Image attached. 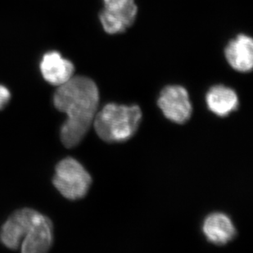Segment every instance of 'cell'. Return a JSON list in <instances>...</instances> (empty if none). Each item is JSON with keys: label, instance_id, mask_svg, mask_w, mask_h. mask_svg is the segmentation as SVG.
<instances>
[{"label": "cell", "instance_id": "cell-1", "mask_svg": "<svg viewBox=\"0 0 253 253\" xmlns=\"http://www.w3.org/2000/svg\"><path fill=\"white\" fill-rule=\"evenodd\" d=\"M99 103V92L88 77H72L58 86L53 96L57 110L67 114L61 129V140L67 148H73L83 139L93 123Z\"/></svg>", "mask_w": 253, "mask_h": 253}, {"label": "cell", "instance_id": "cell-2", "mask_svg": "<svg viewBox=\"0 0 253 253\" xmlns=\"http://www.w3.org/2000/svg\"><path fill=\"white\" fill-rule=\"evenodd\" d=\"M0 240L12 250L20 248L24 253H47L53 244V224L33 209H20L2 225Z\"/></svg>", "mask_w": 253, "mask_h": 253}, {"label": "cell", "instance_id": "cell-3", "mask_svg": "<svg viewBox=\"0 0 253 253\" xmlns=\"http://www.w3.org/2000/svg\"><path fill=\"white\" fill-rule=\"evenodd\" d=\"M142 118L138 106L117 105L109 103L93 120L98 136L108 143L125 142L136 132Z\"/></svg>", "mask_w": 253, "mask_h": 253}, {"label": "cell", "instance_id": "cell-4", "mask_svg": "<svg viewBox=\"0 0 253 253\" xmlns=\"http://www.w3.org/2000/svg\"><path fill=\"white\" fill-rule=\"evenodd\" d=\"M53 183L64 198L77 200L87 194L92 179L78 161L67 158L61 161L56 167Z\"/></svg>", "mask_w": 253, "mask_h": 253}, {"label": "cell", "instance_id": "cell-5", "mask_svg": "<svg viewBox=\"0 0 253 253\" xmlns=\"http://www.w3.org/2000/svg\"><path fill=\"white\" fill-rule=\"evenodd\" d=\"M158 104L163 114L171 122L183 124L191 117V103L189 93L179 85H169L163 88Z\"/></svg>", "mask_w": 253, "mask_h": 253}, {"label": "cell", "instance_id": "cell-6", "mask_svg": "<svg viewBox=\"0 0 253 253\" xmlns=\"http://www.w3.org/2000/svg\"><path fill=\"white\" fill-rule=\"evenodd\" d=\"M225 58L232 68L240 72H251L253 67V41L240 34L229 41L225 49Z\"/></svg>", "mask_w": 253, "mask_h": 253}, {"label": "cell", "instance_id": "cell-7", "mask_svg": "<svg viewBox=\"0 0 253 253\" xmlns=\"http://www.w3.org/2000/svg\"><path fill=\"white\" fill-rule=\"evenodd\" d=\"M41 71L46 82L53 85L60 86L73 77L75 67L72 62L62 57L58 52L52 51L43 55Z\"/></svg>", "mask_w": 253, "mask_h": 253}, {"label": "cell", "instance_id": "cell-8", "mask_svg": "<svg viewBox=\"0 0 253 253\" xmlns=\"http://www.w3.org/2000/svg\"><path fill=\"white\" fill-rule=\"evenodd\" d=\"M203 232L208 240L216 245L228 244L236 234L230 219L221 213H214L208 216L203 224Z\"/></svg>", "mask_w": 253, "mask_h": 253}, {"label": "cell", "instance_id": "cell-9", "mask_svg": "<svg viewBox=\"0 0 253 253\" xmlns=\"http://www.w3.org/2000/svg\"><path fill=\"white\" fill-rule=\"evenodd\" d=\"M137 12L138 7L135 3L125 9L103 8L99 14V20L107 33L115 35L124 32L132 26L136 18Z\"/></svg>", "mask_w": 253, "mask_h": 253}, {"label": "cell", "instance_id": "cell-10", "mask_svg": "<svg viewBox=\"0 0 253 253\" xmlns=\"http://www.w3.org/2000/svg\"><path fill=\"white\" fill-rule=\"evenodd\" d=\"M207 103L212 113L220 117H225L238 108L239 98L232 88L215 85L208 91Z\"/></svg>", "mask_w": 253, "mask_h": 253}, {"label": "cell", "instance_id": "cell-11", "mask_svg": "<svg viewBox=\"0 0 253 253\" xmlns=\"http://www.w3.org/2000/svg\"><path fill=\"white\" fill-rule=\"evenodd\" d=\"M104 8L112 10L125 9L134 4V0H103Z\"/></svg>", "mask_w": 253, "mask_h": 253}, {"label": "cell", "instance_id": "cell-12", "mask_svg": "<svg viewBox=\"0 0 253 253\" xmlns=\"http://www.w3.org/2000/svg\"><path fill=\"white\" fill-rule=\"evenodd\" d=\"M11 98V93L5 86L0 84V110L7 105Z\"/></svg>", "mask_w": 253, "mask_h": 253}]
</instances>
